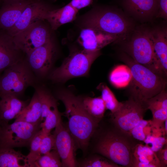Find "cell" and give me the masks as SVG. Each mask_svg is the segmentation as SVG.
I'll list each match as a JSON object with an SVG mask.
<instances>
[{
    "label": "cell",
    "mask_w": 167,
    "mask_h": 167,
    "mask_svg": "<svg viewBox=\"0 0 167 167\" xmlns=\"http://www.w3.org/2000/svg\"><path fill=\"white\" fill-rule=\"evenodd\" d=\"M55 128L53 134L55 141L54 149L58 154L62 167L77 166L78 163L75 155V143L73 137L62 120Z\"/></svg>",
    "instance_id": "obj_13"
},
{
    "label": "cell",
    "mask_w": 167,
    "mask_h": 167,
    "mask_svg": "<svg viewBox=\"0 0 167 167\" xmlns=\"http://www.w3.org/2000/svg\"><path fill=\"white\" fill-rule=\"evenodd\" d=\"M0 167H30L26 156L13 148H0Z\"/></svg>",
    "instance_id": "obj_25"
},
{
    "label": "cell",
    "mask_w": 167,
    "mask_h": 167,
    "mask_svg": "<svg viewBox=\"0 0 167 167\" xmlns=\"http://www.w3.org/2000/svg\"><path fill=\"white\" fill-rule=\"evenodd\" d=\"M40 125L19 121H15L10 124H1L0 148H13L29 145L33 137L41 129Z\"/></svg>",
    "instance_id": "obj_8"
},
{
    "label": "cell",
    "mask_w": 167,
    "mask_h": 167,
    "mask_svg": "<svg viewBox=\"0 0 167 167\" xmlns=\"http://www.w3.org/2000/svg\"><path fill=\"white\" fill-rule=\"evenodd\" d=\"M131 77V71L128 66L120 65L113 70L109 78L113 85L117 87H122L130 83Z\"/></svg>",
    "instance_id": "obj_27"
},
{
    "label": "cell",
    "mask_w": 167,
    "mask_h": 167,
    "mask_svg": "<svg viewBox=\"0 0 167 167\" xmlns=\"http://www.w3.org/2000/svg\"><path fill=\"white\" fill-rule=\"evenodd\" d=\"M38 82L25 58L7 68L0 75V95L10 94L19 97L28 88Z\"/></svg>",
    "instance_id": "obj_6"
},
{
    "label": "cell",
    "mask_w": 167,
    "mask_h": 167,
    "mask_svg": "<svg viewBox=\"0 0 167 167\" xmlns=\"http://www.w3.org/2000/svg\"><path fill=\"white\" fill-rule=\"evenodd\" d=\"M157 17L166 19L167 0H159Z\"/></svg>",
    "instance_id": "obj_36"
},
{
    "label": "cell",
    "mask_w": 167,
    "mask_h": 167,
    "mask_svg": "<svg viewBox=\"0 0 167 167\" xmlns=\"http://www.w3.org/2000/svg\"><path fill=\"white\" fill-rule=\"evenodd\" d=\"M159 161L161 167L167 166V144L155 152Z\"/></svg>",
    "instance_id": "obj_34"
},
{
    "label": "cell",
    "mask_w": 167,
    "mask_h": 167,
    "mask_svg": "<svg viewBox=\"0 0 167 167\" xmlns=\"http://www.w3.org/2000/svg\"><path fill=\"white\" fill-rule=\"evenodd\" d=\"M112 123L111 127L100 132L95 151L120 167H133L134 151L140 143Z\"/></svg>",
    "instance_id": "obj_2"
},
{
    "label": "cell",
    "mask_w": 167,
    "mask_h": 167,
    "mask_svg": "<svg viewBox=\"0 0 167 167\" xmlns=\"http://www.w3.org/2000/svg\"><path fill=\"white\" fill-rule=\"evenodd\" d=\"M33 87L39 96L41 103V129L45 134H50L62 120L56 99L45 87L39 84V82Z\"/></svg>",
    "instance_id": "obj_11"
},
{
    "label": "cell",
    "mask_w": 167,
    "mask_h": 167,
    "mask_svg": "<svg viewBox=\"0 0 167 167\" xmlns=\"http://www.w3.org/2000/svg\"><path fill=\"white\" fill-rule=\"evenodd\" d=\"M1 1H2V2L4 0H0Z\"/></svg>",
    "instance_id": "obj_39"
},
{
    "label": "cell",
    "mask_w": 167,
    "mask_h": 167,
    "mask_svg": "<svg viewBox=\"0 0 167 167\" xmlns=\"http://www.w3.org/2000/svg\"><path fill=\"white\" fill-rule=\"evenodd\" d=\"M124 49L135 62L163 77L166 76L154 50L151 31L145 29L136 31Z\"/></svg>",
    "instance_id": "obj_4"
},
{
    "label": "cell",
    "mask_w": 167,
    "mask_h": 167,
    "mask_svg": "<svg viewBox=\"0 0 167 167\" xmlns=\"http://www.w3.org/2000/svg\"><path fill=\"white\" fill-rule=\"evenodd\" d=\"M164 131L165 136H166L167 134V119L165 120L164 122Z\"/></svg>",
    "instance_id": "obj_37"
},
{
    "label": "cell",
    "mask_w": 167,
    "mask_h": 167,
    "mask_svg": "<svg viewBox=\"0 0 167 167\" xmlns=\"http://www.w3.org/2000/svg\"><path fill=\"white\" fill-rule=\"evenodd\" d=\"M43 21L31 24L13 37L17 46L26 55L51 40L49 29Z\"/></svg>",
    "instance_id": "obj_10"
},
{
    "label": "cell",
    "mask_w": 167,
    "mask_h": 167,
    "mask_svg": "<svg viewBox=\"0 0 167 167\" xmlns=\"http://www.w3.org/2000/svg\"><path fill=\"white\" fill-rule=\"evenodd\" d=\"M1 125V119H0V126Z\"/></svg>",
    "instance_id": "obj_38"
},
{
    "label": "cell",
    "mask_w": 167,
    "mask_h": 167,
    "mask_svg": "<svg viewBox=\"0 0 167 167\" xmlns=\"http://www.w3.org/2000/svg\"><path fill=\"white\" fill-rule=\"evenodd\" d=\"M84 28H92L106 33L124 37L131 31V23L118 12L108 9H96L87 15L82 21Z\"/></svg>",
    "instance_id": "obj_5"
},
{
    "label": "cell",
    "mask_w": 167,
    "mask_h": 167,
    "mask_svg": "<svg viewBox=\"0 0 167 167\" xmlns=\"http://www.w3.org/2000/svg\"><path fill=\"white\" fill-rule=\"evenodd\" d=\"M159 0H125L124 6L128 11L139 18H151L157 13Z\"/></svg>",
    "instance_id": "obj_21"
},
{
    "label": "cell",
    "mask_w": 167,
    "mask_h": 167,
    "mask_svg": "<svg viewBox=\"0 0 167 167\" xmlns=\"http://www.w3.org/2000/svg\"><path fill=\"white\" fill-rule=\"evenodd\" d=\"M52 8L46 0H32L25 7L14 26L6 32L13 37L31 24L45 20L46 14Z\"/></svg>",
    "instance_id": "obj_14"
},
{
    "label": "cell",
    "mask_w": 167,
    "mask_h": 167,
    "mask_svg": "<svg viewBox=\"0 0 167 167\" xmlns=\"http://www.w3.org/2000/svg\"><path fill=\"white\" fill-rule=\"evenodd\" d=\"M98 88L101 92V97L105 104L106 109L113 114L117 112L121 107L122 102H119L113 93L105 84H100Z\"/></svg>",
    "instance_id": "obj_28"
},
{
    "label": "cell",
    "mask_w": 167,
    "mask_h": 167,
    "mask_svg": "<svg viewBox=\"0 0 167 167\" xmlns=\"http://www.w3.org/2000/svg\"><path fill=\"white\" fill-rule=\"evenodd\" d=\"M54 138L53 135L51 133L44 134L41 140L40 149V156L46 154L52 150L54 147Z\"/></svg>",
    "instance_id": "obj_33"
},
{
    "label": "cell",
    "mask_w": 167,
    "mask_h": 167,
    "mask_svg": "<svg viewBox=\"0 0 167 167\" xmlns=\"http://www.w3.org/2000/svg\"><path fill=\"white\" fill-rule=\"evenodd\" d=\"M155 53L165 76L167 74V32L165 28L151 31Z\"/></svg>",
    "instance_id": "obj_22"
},
{
    "label": "cell",
    "mask_w": 167,
    "mask_h": 167,
    "mask_svg": "<svg viewBox=\"0 0 167 167\" xmlns=\"http://www.w3.org/2000/svg\"><path fill=\"white\" fill-rule=\"evenodd\" d=\"M78 12L69 3L60 8H53L49 10L45 20L48 21L52 29L56 30L62 25L75 20Z\"/></svg>",
    "instance_id": "obj_20"
},
{
    "label": "cell",
    "mask_w": 167,
    "mask_h": 167,
    "mask_svg": "<svg viewBox=\"0 0 167 167\" xmlns=\"http://www.w3.org/2000/svg\"><path fill=\"white\" fill-rule=\"evenodd\" d=\"M41 102L37 93L35 91L28 104L15 121L32 124L41 123Z\"/></svg>",
    "instance_id": "obj_24"
},
{
    "label": "cell",
    "mask_w": 167,
    "mask_h": 167,
    "mask_svg": "<svg viewBox=\"0 0 167 167\" xmlns=\"http://www.w3.org/2000/svg\"><path fill=\"white\" fill-rule=\"evenodd\" d=\"M147 109L152 112L153 126L162 131L163 134L165 121L167 119V93L165 89L144 103Z\"/></svg>",
    "instance_id": "obj_18"
},
{
    "label": "cell",
    "mask_w": 167,
    "mask_h": 167,
    "mask_svg": "<svg viewBox=\"0 0 167 167\" xmlns=\"http://www.w3.org/2000/svg\"><path fill=\"white\" fill-rule=\"evenodd\" d=\"M24 54L13 37L0 30V75L7 68L24 59Z\"/></svg>",
    "instance_id": "obj_15"
},
{
    "label": "cell",
    "mask_w": 167,
    "mask_h": 167,
    "mask_svg": "<svg viewBox=\"0 0 167 167\" xmlns=\"http://www.w3.org/2000/svg\"><path fill=\"white\" fill-rule=\"evenodd\" d=\"M44 134L41 129L33 137L30 143V151L26 156L30 167H34L35 163L40 156V149L41 141Z\"/></svg>",
    "instance_id": "obj_31"
},
{
    "label": "cell",
    "mask_w": 167,
    "mask_h": 167,
    "mask_svg": "<svg viewBox=\"0 0 167 167\" xmlns=\"http://www.w3.org/2000/svg\"><path fill=\"white\" fill-rule=\"evenodd\" d=\"M83 167H120L106 157L96 155L83 161L80 165Z\"/></svg>",
    "instance_id": "obj_32"
},
{
    "label": "cell",
    "mask_w": 167,
    "mask_h": 167,
    "mask_svg": "<svg viewBox=\"0 0 167 167\" xmlns=\"http://www.w3.org/2000/svg\"><path fill=\"white\" fill-rule=\"evenodd\" d=\"M93 1V0H71L69 3L78 11L92 4Z\"/></svg>",
    "instance_id": "obj_35"
},
{
    "label": "cell",
    "mask_w": 167,
    "mask_h": 167,
    "mask_svg": "<svg viewBox=\"0 0 167 167\" xmlns=\"http://www.w3.org/2000/svg\"><path fill=\"white\" fill-rule=\"evenodd\" d=\"M32 0H4L0 8V30L7 31L15 25Z\"/></svg>",
    "instance_id": "obj_17"
},
{
    "label": "cell",
    "mask_w": 167,
    "mask_h": 167,
    "mask_svg": "<svg viewBox=\"0 0 167 167\" xmlns=\"http://www.w3.org/2000/svg\"><path fill=\"white\" fill-rule=\"evenodd\" d=\"M56 96L65 106V113L68 120L67 128L75 144L80 148L85 149L100 122L89 114L84 108L81 99L71 92L59 90L56 92Z\"/></svg>",
    "instance_id": "obj_1"
},
{
    "label": "cell",
    "mask_w": 167,
    "mask_h": 167,
    "mask_svg": "<svg viewBox=\"0 0 167 167\" xmlns=\"http://www.w3.org/2000/svg\"><path fill=\"white\" fill-rule=\"evenodd\" d=\"M152 125L151 121L143 119L135 127L130 133V135L139 142H144L146 138L151 135L156 129Z\"/></svg>",
    "instance_id": "obj_29"
},
{
    "label": "cell",
    "mask_w": 167,
    "mask_h": 167,
    "mask_svg": "<svg viewBox=\"0 0 167 167\" xmlns=\"http://www.w3.org/2000/svg\"><path fill=\"white\" fill-rule=\"evenodd\" d=\"M55 54V45L51 40L26 55V60L38 81L50 72Z\"/></svg>",
    "instance_id": "obj_12"
},
{
    "label": "cell",
    "mask_w": 167,
    "mask_h": 167,
    "mask_svg": "<svg viewBox=\"0 0 167 167\" xmlns=\"http://www.w3.org/2000/svg\"><path fill=\"white\" fill-rule=\"evenodd\" d=\"M133 167H161L156 153L147 145L137 144L133 153Z\"/></svg>",
    "instance_id": "obj_23"
},
{
    "label": "cell",
    "mask_w": 167,
    "mask_h": 167,
    "mask_svg": "<svg viewBox=\"0 0 167 167\" xmlns=\"http://www.w3.org/2000/svg\"><path fill=\"white\" fill-rule=\"evenodd\" d=\"M29 101H23L10 94L0 95V118L1 124L8 123L16 119L28 104Z\"/></svg>",
    "instance_id": "obj_19"
},
{
    "label": "cell",
    "mask_w": 167,
    "mask_h": 167,
    "mask_svg": "<svg viewBox=\"0 0 167 167\" xmlns=\"http://www.w3.org/2000/svg\"><path fill=\"white\" fill-rule=\"evenodd\" d=\"M100 54V51L92 52L83 49L73 51L60 66L50 72L49 78L54 82L61 83L73 78L86 76Z\"/></svg>",
    "instance_id": "obj_7"
},
{
    "label": "cell",
    "mask_w": 167,
    "mask_h": 167,
    "mask_svg": "<svg viewBox=\"0 0 167 167\" xmlns=\"http://www.w3.org/2000/svg\"><path fill=\"white\" fill-rule=\"evenodd\" d=\"M62 164L60 157L55 149L40 156L35 163L34 167H60Z\"/></svg>",
    "instance_id": "obj_30"
},
{
    "label": "cell",
    "mask_w": 167,
    "mask_h": 167,
    "mask_svg": "<svg viewBox=\"0 0 167 167\" xmlns=\"http://www.w3.org/2000/svg\"><path fill=\"white\" fill-rule=\"evenodd\" d=\"M83 105L92 117L100 122L106 109L101 96L96 97H87L81 99Z\"/></svg>",
    "instance_id": "obj_26"
},
{
    "label": "cell",
    "mask_w": 167,
    "mask_h": 167,
    "mask_svg": "<svg viewBox=\"0 0 167 167\" xmlns=\"http://www.w3.org/2000/svg\"><path fill=\"white\" fill-rule=\"evenodd\" d=\"M119 38L92 28H84L78 39L84 49L92 52L100 51L102 48Z\"/></svg>",
    "instance_id": "obj_16"
},
{
    "label": "cell",
    "mask_w": 167,
    "mask_h": 167,
    "mask_svg": "<svg viewBox=\"0 0 167 167\" xmlns=\"http://www.w3.org/2000/svg\"><path fill=\"white\" fill-rule=\"evenodd\" d=\"M122 58L129 68L131 74L130 97L144 103L165 89L166 83L164 77L137 63L126 54L122 55Z\"/></svg>",
    "instance_id": "obj_3"
},
{
    "label": "cell",
    "mask_w": 167,
    "mask_h": 167,
    "mask_svg": "<svg viewBox=\"0 0 167 167\" xmlns=\"http://www.w3.org/2000/svg\"><path fill=\"white\" fill-rule=\"evenodd\" d=\"M122 102L118 110L111 114V122L118 129L130 135L132 130L143 119L147 109L144 103L131 97Z\"/></svg>",
    "instance_id": "obj_9"
}]
</instances>
